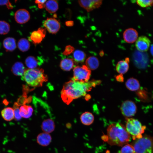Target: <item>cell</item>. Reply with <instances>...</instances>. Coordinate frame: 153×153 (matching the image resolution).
I'll use <instances>...</instances> for the list:
<instances>
[{
  "label": "cell",
  "mask_w": 153,
  "mask_h": 153,
  "mask_svg": "<svg viewBox=\"0 0 153 153\" xmlns=\"http://www.w3.org/2000/svg\"><path fill=\"white\" fill-rule=\"evenodd\" d=\"M73 75L72 79L84 82H87L91 74V71L86 65L77 66L73 69Z\"/></svg>",
  "instance_id": "8992f818"
},
{
  "label": "cell",
  "mask_w": 153,
  "mask_h": 153,
  "mask_svg": "<svg viewBox=\"0 0 153 153\" xmlns=\"http://www.w3.org/2000/svg\"><path fill=\"white\" fill-rule=\"evenodd\" d=\"M126 128L134 141L141 138L146 127L138 120L132 118H126Z\"/></svg>",
  "instance_id": "5b68a950"
},
{
  "label": "cell",
  "mask_w": 153,
  "mask_h": 153,
  "mask_svg": "<svg viewBox=\"0 0 153 153\" xmlns=\"http://www.w3.org/2000/svg\"><path fill=\"white\" fill-rule=\"evenodd\" d=\"M129 59L128 58H126L125 60H121L118 62L116 66L117 71L121 74L126 73L129 68Z\"/></svg>",
  "instance_id": "ac0fdd59"
},
{
  "label": "cell",
  "mask_w": 153,
  "mask_h": 153,
  "mask_svg": "<svg viewBox=\"0 0 153 153\" xmlns=\"http://www.w3.org/2000/svg\"><path fill=\"white\" fill-rule=\"evenodd\" d=\"M3 44L4 48L7 51H13L17 47L16 40L12 37L5 38L3 41Z\"/></svg>",
  "instance_id": "2e32d148"
},
{
  "label": "cell",
  "mask_w": 153,
  "mask_h": 153,
  "mask_svg": "<svg viewBox=\"0 0 153 153\" xmlns=\"http://www.w3.org/2000/svg\"><path fill=\"white\" fill-rule=\"evenodd\" d=\"M150 41L145 36H140L136 41L135 45L138 50L141 52L147 51L150 46Z\"/></svg>",
  "instance_id": "30bf717a"
},
{
  "label": "cell",
  "mask_w": 153,
  "mask_h": 153,
  "mask_svg": "<svg viewBox=\"0 0 153 153\" xmlns=\"http://www.w3.org/2000/svg\"><path fill=\"white\" fill-rule=\"evenodd\" d=\"M120 109L123 115L128 117L135 115L137 111V107L134 102L128 100L122 103Z\"/></svg>",
  "instance_id": "52a82bcc"
},
{
  "label": "cell",
  "mask_w": 153,
  "mask_h": 153,
  "mask_svg": "<svg viewBox=\"0 0 153 153\" xmlns=\"http://www.w3.org/2000/svg\"><path fill=\"white\" fill-rule=\"evenodd\" d=\"M131 144L135 153H153V137L144 135L141 138L134 140Z\"/></svg>",
  "instance_id": "277c9868"
},
{
  "label": "cell",
  "mask_w": 153,
  "mask_h": 153,
  "mask_svg": "<svg viewBox=\"0 0 153 153\" xmlns=\"http://www.w3.org/2000/svg\"><path fill=\"white\" fill-rule=\"evenodd\" d=\"M150 51L151 54L153 56V44L150 47Z\"/></svg>",
  "instance_id": "f35d334b"
},
{
  "label": "cell",
  "mask_w": 153,
  "mask_h": 153,
  "mask_svg": "<svg viewBox=\"0 0 153 153\" xmlns=\"http://www.w3.org/2000/svg\"><path fill=\"white\" fill-rule=\"evenodd\" d=\"M131 137L123 125L115 123L109 126L107 135L103 136L102 139L110 145L121 146L127 144Z\"/></svg>",
  "instance_id": "7a4b0ae2"
},
{
  "label": "cell",
  "mask_w": 153,
  "mask_h": 153,
  "mask_svg": "<svg viewBox=\"0 0 153 153\" xmlns=\"http://www.w3.org/2000/svg\"><path fill=\"white\" fill-rule=\"evenodd\" d=\"M125 41L129 43H132L136 41L138 37V33L135 29L129 28L126 29L123 34Z\"/></svg>",
  "instance_id": "4fadbf2b"
},
{
  "label": "cell",
  "mask_w": 153,
  "mask_h": 153,
  "mask_svg": "<svg viewBox=\"0 0 153 153\" xmlns=\"http://www.w3.org/2000/svg\"><path fill=\"white\" fill-rule=\"evenodd\" d=\"M137 4L140 7L146 8L153 5V0H138L136 1Z\"/></svg>",
  "instance_id": "4dcf8cb0"
},
{
  "label": "cell",
  "mask_w": 153,
  "mask_h": 153,
  "mask_svg": "<svg viewBox=\"0 0 153 153\" xmlns=\"http://www.w3.org/2000/svg\"><path fill=\"white\" fill-rule=\"evenodd\" d=\"M10 25L7 22L0 20V34L5 35L10 31Z\"/></svg>",
  "instance_id": "f546056e"
},
{
  "label": "cell",
  "mask_w": 153,
  "mask_h": 153,
  "mask_svg": "<svg viewBox=\"0 0 153 153\" xmlns=\"http://www.w3.org/2000/svg\"><path fill=\"white\" fill-rule=\"evenodd\" d=\"M46 29L40 27L36 31H33L31 34L30 39L33 44H37L40 43L45 37Z\"/></svg>",
  "instance_id": "7c38bea8"
},
{
  "label": "cell",
  "mask_w": 153,
  "mask_h": 153,
  "mask_svg": "<svg viewBox=\"0 0 153 153\" xmlns=\"http://www.w3.org/2000/svg\"><path fill=\"white\" fill-rule=\"evenodd\" d=\"M9 3L8 0H0V5H6L7 6Z\"/></svg>",
  "instance_id": "8d00e7d4"
},
{
  "label": "cell",
  "mask_w": 153,
  "mask_h": 153,
  "mask_svg": "<svg viewBox=\"0 0 153 153\" xmlns=\"http://www.w3.org/2000/svg\"><path fill=\"white\" fill-rule=\"evenodd\" d=\"M102 0H79L78 3L80 6L86 9L88 12H90L93 9L98 8L102 3Z\"/></svg>",
  "instance_id": "9c48e42d"
},
{
  "label": "cell",
  "mask_w": 153,
  "mask_h": 153,
  "mask_svg": "<svg viewBox=\"0 0 153 153\" xmlns=\"http://www.w3.org/2000/svg\"><path fill=\"white\" fill-rule=\"evenodd\" d=\"M106 153H110L109 151V150H107L106 152Z\"/></svg>",
  "instance_id": "60d3db41"
},
{
  "label": "cell",
  "mask_w": 153,
  "mask_h": 153,
  "mask_svg": "<svg viewBox=\"0 0 153 153\" xmlns=\"http://www.w3.org/2000/svg\"><path fill=\"white\" fill-rule=\"evenodd\" d=\"M46 10L50 13H53L56 12L58 8V2L55 0H49L45 4Z\"/></svg>",
  "instance_id": "484cf974"
},
{
  "label": "cell",
  "mask_w": 153,
  "mask_h": 153,
  "mask_svg": "<svg viewBox=\"0 0 153 153\" xmlns=\"http://www.w3.org/2000/svg\"><path fill=\"white\" fill-rule=\"evenodd\" d=\"M19 109L20 115L22 117L28 118L32 114L33 109L30 106L23 105L20 107Z\"/></svg>",
  "instance_id": "603a6c76"
},
{
  "label": "cell",
  "mask_w": 153,
  "mask_h": 153,
  "mask_svg": "<svg viewBox=\"0 0 153 153\" xmlns=\"http://www.w3.org/2000/svg\"><path fill=\"white\" fill-rule=\"evenodd\" d=\"M55 125L54 121L50 118L44 120L42 123L41 128L42 131L45 133H50L55 130Z\"/></svg>",
  "instance_id": "9a60e30c"
},
{
  "label": "cell",
  "mask_w": 153,
  "mask_h": 153,
  "mask_svg": "<svg viewBox=\"0 0 153 153\" xmlns=\"http://www.w3.org/2000/svg\"><path fill=\"white\" fill-rule=\"evenodd\" d=\"M126 85L128 89L133 91L138 90L140 88V84L139 81L133 77L127 80L126 83Z\"/></svg>",
  "instance_id": "d6986e66"
},
{
  "label": "cell",
  "mask_w": 153,
  "mask_h": 153,
  "mask_svg": "<svg viewBox=\"0 0 153 153\" xmlns=\"http://www.w3.org/2000/svg\"><path fill=\"white\" fill-rule=\"evenodd\" d=\"M86 65L90 70H94L97 68L99 65L98 59L94 56L88 58L86 61Z\"/></svg>",
  "instance_id": "cb8c5ba5"
},
{
  "label": "cell",
  "mask_w": 153,
  "mask_h": 153,
  "mask_svg": "<svg viewBox=\"0 0 153 153\" xmlns=\"http://www.w3.org/2000/svg\"><path fill=\"white\" fill-rule=\"evenodd\" d=\"M104 54V52L103 50H101L100 51L99 53L100 56H102Z\"/></svg>",
  "instance_id": "ab89813d"
},
{
  "label": "cell",
  "mask_w": 153,
  "mask_h": 153,
  "mask_svg": "<svg viewBox=\"0 0 153 153\" xmlns=\"http://www.w3.org/2000/svg\"><path fill=\"white\" fill-rule=\"evenodd\" d=\"M133 59L134 64L138 68L143 69L145 68L147 64V62L139 52H135L133 56Z\"/></svg>",
  "instance_id": "e0dca14e"
},
{
  "label": "cell",
  "mask_w": 153,
  "mask_h": 153,
  "mask_svg": "<svg viewBox=\"0 0 153 153\" xmlns=\"http://www.w3.org/2000/svg\"><path fill=\"white\" fill-rule=\"evenodd\" d=\"M52 138L51 135L44 132L39 134L36 138L37 142L39 145L43 146L49 145L51 142Z\"/></svg>",
  "instance_id": "5bb4252c"
},
{
  "label": "cell",
  "mask_w": 153,
  "mask_h": 153,
  "mask_svg": "<svg viewBox=\"0 0 153 153\" xmlns=\"http://www.w3.org/2000/svg\"><path fill=\"white\" fill-rule=\"evenodd\" d=\"M30 15L29 12L25 9L18 10L14 14L16 21L19 24H24L27 22L30 19Z\"/></svg>",
  "instance_id": "8fae6325"
},
{
  "label": "cell",
  "mask_w": 153,
  "mask_h": 153,
  "mask_svg": "<svg viewBox=\"0 0 153 153\" xmlns=\"http://www.w3.org/2000/svg\"><path fill=\"white\" fill-rule=\"evenodd\" d=\"M120 153H135L133 146L131 144H127L121 148Z\"/></svg>",
  "instance_id": "1f68e13d"
},
{
  "label": "cell",
  "mask_w": 153,
  "mask_h": 153,
  "mask_svg": "<svg viewBox=\"0 0 153 153\" xmlns=\"http://www.w3.org/2000/svg\"><path fill=\"white\" fill-rule=\"evenodd\" d=\"M43 25L46 29L51 34L57 33L60 28V24L56 19L53 18H48L45 20Z\"/></svg>",
  "instance_id": "ba28073f"
},
{
  "label": "cell",
  "mask_w": 153,
  "mask_h": 153,
  "mask_svg": "<svg viewBox=\"0 0 153 153\" xmlns=\"http://www.w3.org/2000/svg\"><path fill=\"white\" fill-rule=\"evenodd\" d=\"M65 25L67 26H72L74 25V22L73 21H68L65 22Z\"/></svg>",
  "instance_id": "74e56055"
},
{
  "label": "cell",
  "mask_w": 153,
  "mask_h": 153,
  "mask_svg": "<svg viewBox=\"0 0 153 153\" xmlns=\"http://www.w3.org/2000/svg\"><path fill=\"white\" fill-rule=\"evenodd\" d=\"M100 82L99 80H92L84 82L71 79L64 84L61 92V98L63 102L69 105L73 100L85 96L87 92Z\"/></svg>",
  "instance_id": "6da1fadb"
},
{
  "label": "cell",
  "mask_w": 153,
  "mask_h": 153,
  "mask_svg": "<svg viewBox=\"0 0 153 153\" xmlns=\"http://www.w3.org/2000/svg\"><path fill=\"white\" fill-rule=\"evenodd\" d=\"M14 113V118L16 120H20L22 117L20 114V109L19 108L18 104L17 103H15L14 105L13 108Z\"/></svg>",
  "instance_id": "d6a6232c"
},
{
  "label": "cell",
  "mask_w": 153,
  "mask_h": 153,
  "mask_svg": "<svg viewBox=\"0 0 153 153\" xmlns=\"http://www.w3.org/2000/svg\"><path fill=\"white\" fill-rule=\"evenodd\" d=\"M22 79L29 86L38 87L42 86L44 82L47 81L48 76L42 69H28L25 70Z\"/></svg>",
  "instance_id": "3957f363"
},
{
  "label": "cell",
  "mask_w": 153,
  "mask_h": 153,
  "mask_svg": "<svg viewBox=\"0 0 153 153\" xmlns=\"http://www.w3.org/2000/svg\"><path fill=\"white\" fill-rule=\"evenodd\" d=\"M1 114L3 118L7 121H10L14 118V110L11 107L4 108L1 111Z\"/></svg>",
  "instance_id": "7402d4cb"
},
{
  "label": "cell",
  "mask_w": 153,
  "mask_h": 153,
  "mask_svg": "<svg viewBox=\"0 0 153 153\" xmlns=\"http://www.w3.org/2000/svg\"><path fill=\"white\" fill-rule=\"evenodd\" d=\"M25 71L24 64L21 62L17 61L15 63L12 67L11 71L16 76H22Z\"/></svg>",
  "instance_id": "ffe728a7"
},
{
  "label": "cell",
  "mask_w": 153,
  "mask_h": 153,
  "mask_svg": "<svg viewBox=\"0 0 153 153\" xmlns=\"http://www.w3.org/2000/svg\"><path fill=\"white\" fill-rule=\"evenodd\" d=\"M74 50V48L71 45L67 46L64 50L63 52V54L67 56L71 54Z\"/></svg>",
  "instance_id": "836d02e7"
},
{
  "label": "cell",
  "mask_w": 153,
  "mask_h": 153,
  "mask_svg": "<svg viewBox=\"0 0 153 153\" xmlns=\"http://www.w3.org/2000/svg\"><path fill=\"white\" fill-rule=\"evenodd\" d=\"M26 66L29 69L35 68L39 65V61L34 57L30 56L26 58L25 61Z\"/></svg>",
  "instance_id": "83f0119b"
},
{
  "label": "cell",
  "mask_w": 153,
  "mask_h": 153,
  "mask_svg": "<svg viewBox=\"0 0 153 153\" xmlns=\"http://www.w3.org/2000/svg\"><path fill=\"white\" fill-rule=\"evenodd\" d=\"M46 1V0H35V3L37 4L38 7L40 9H42L45 7L44 3Z\"/></svg>",
  "instance_id": "e575fe53"
},
{
  "label": "cell",
  "mask_w": 153,
  "mask_h": 153,
  "mask_svg": "<svg viewBox=\"0 0 153 153\" xmlns=\"http://www.w3.org/2000/svg\"><path fill=\"white\" fill-rule=\"evenodd\" d=\"M73 56L75 61L77 63H81L84 61L86 55L83 51L76 50L73 53Z\"/></svg>",
  "instance_id": "f1b7e54d"
},
{
  "label": "cell",
  "mask_w": 153,
  "mask_h": 153,
  "mask_svg": "<svg viewBox=\"0 0 153 153\" xmlns=\"http://www.w3.org/2000/svg\"><path fill=\"white\" fill-rule=\"evenodd\" d=\"M17 46L20 51L24 52L27 51L29 49L30 44L28 40L25 38H22L19 40Z\"/></svg>",
  "instance_id": "4316f807"
},
{
  "label": "cell",
  "mask_w": 153,
  "mask_h": 153,
  "mask_svg": "<svg viewBox=\"0 0 153 153\" xmlns=\"http://www.w3.org/2000/svg\"><path fill=\"white\" fill-rule=\"evenodd\" d=\"M116 78L118 81L119 82H123L124 80V78L122 74H120L117 75L116 77Z\"/></svg>",
  "instance_id": "d590c367"
},
{
  "label": "cell",
  "mask_w": 153,
  "mask_h": 153,
  "mask_svg": "<svg viewBox=\"0 0 153 153\" xmlns=\"http://www.w3.org/2000/svg\"><path fill=\"white\" fill-rule=\"evenodd\" d=\"M74 61L72 59L65 58L62 60L60 63L61 69L65 71H69L73 67Z\"/></svg>",
  "instance_id": "d4e9b609"
},
{
  "label": "cell",
  "mask_w": 153,
  "mask_h": 153,
  "mask_svg": "<svg viewBox=\"0 0 153 153\" xmlns=\"http://www.w3.org/2000/svg\"><path fill=\"white\" fill-rule=\"evenodd\" d=\"M80 120L84 125L88 126L92 124L94 120V117L93 114L88 112L83 113L80 116Z\"/></svg>",
  "instance_id": "44dd1931"
}]
</instances>
